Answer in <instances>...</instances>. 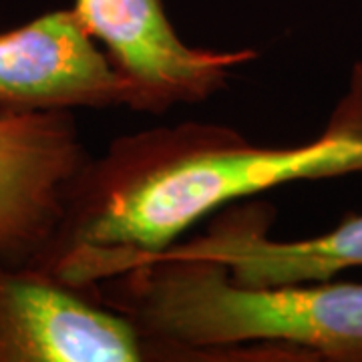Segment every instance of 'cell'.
<instances>
[{"mask_svg": "<svg viewBox=\"0 0 362 362\" xmlns=\"http://www.w3.org/2000/svg\"><path fill=\"white\" fill-rule=\"evenodd\" d=\"M354 173L362 175V61L308 143L258 145L199 121L113 139L78 175L65 218L30 268L93 288L117 262L163 252L218 209L292 181Z\"/></svg>", "mask_w": 362, "mask_h": 362, "instance_id": "obj_1", "label": "cell"}, {"mask_svg": "<svg viewBox=\"0 0 362 362\" xmlns=\"http://www.w3.org/2000/svg\"><path fill=\"white\" fill-rule=\"evenodd\" d=\"M97 294L175 362H238L242 344H286L362 362V284L242 286L216 259L171 250L117 262Z\"/></svg>", "mask_w": 362, "mask_h": 362, "instance_id": "obj_2", "label": "cell"}, {"mask_svg": "<svg viewBox=\"0 0 362 362\" xmlns=\"http://www.w3.org/2000/svg\"><path fill=\"white\" fill-rule=\"evenodd\" d=\"M0 362H173L95 288L0 262Z\"/></svg>", "mask_w": 362, "mask_h": 362, "instance_id": "obj_3", "label": "cell"}, {"mask_svg": "<svg viewBox=\"0 0 362 362\" xmlns=\"http://www.w3.org/2000/svg\"><path fill=\"white\" fill-rule=\"evenodd\" d=\"M71 8L125 81V107L143 115L204 103L228 85L233 69L258 57L252 49L187 45L171 25L163 0H75Z\"/></svg>", "mask_w": 362, "mask_h": 362, "instance_id": "obj_4", "label": "cell"}, {"mask_svg": "<svg viewBox=\"0 0 362 362\" xmlns=\"http://www.w3.org/2000/svg\"><path fill=\"white\" fill-rule=\"evenodd\" d=\"M75 111L0 115V262L33 266L89 165Z\"/></svg>", "mask_w": 362, "mask_h": 362, "instance_id": "obj_5", "label": "cell"}, {"mask_svg": "<svg viewBox=\"0 0 362 362\" xmlns=\"http://www.w3.org/2000/svg\"><path fill=\"white\" fill-rule=\"evenodd\" d=\"M127 85L73 8L0 33V115L125 107Z\"/></svg>", "mask_w": 362, "mask_h": 362, "instance_id": "obj_6", "label": "cell"}, {"mask_svg": "<svg viewBox=\"0 0 362 362\" xmlns=\"http://www.w3.org/2000/svg\"><path fill=\"white\" fill-rule=\"evenodd\" d=\"M274 207L264 202L223 207L206 233L168 250L183 256L216 259L242 286H284L326 282L362 266V214H352L330 232L280 242L270 238Z\"/></svg>", "mask_w": 362, "mask_h": 362, "instance_id": "obj_7", "label": "cell"}]
</instances>
